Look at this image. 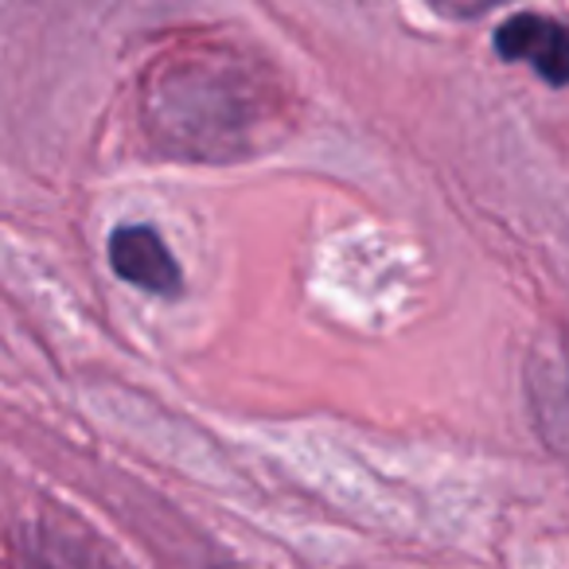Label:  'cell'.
I'll list each match as a JSON object with an SVG mask.
<instances>
[{
    "label": "cell",
    "mask_w": 569,
    "mask_h": 569,
    "mask_svg": "<svg viewBox=\"0 0 569 569\" xmlns=\"http://www.w3.org/2000/svg\"><path fill=\"white\" fill-rule=\"evenodd\" d=\"M496 51L507 63H527L550 87H569V28L538 12H519L496 28Z\"/></svg>",
    "instance_id": "2"
},
{
    "label": "cell",
    "mask_w": 569,
    "mask_h": 569,
    "mask_svg": "<svg viewBox=\"0 0 569 569\" xmlns=\"http://www.w3.org/2000/svg\"><path fill=\"white\" fill-rule=\"evenodd\" d=\"M157 118L168 133L188 149H234V137L250 129V98L246 87L227 74H207L203 67L168 74L157 94Z\"/></svg>",
    "instance_id": "1"
},
{
    "label": "cell",
    "mask_w": 569,
    "mask_h": 569,
    "mask_svg": "<svg viewBox=\"0 0 569 569\" xmlns=\"http://www.w3.org/2000/svg\"><path fill=\"white\" fill-rule=\"evenodd\" d=\"M110 266L121 281L137 284L144 293L157 297H176L180 293V266H176L172 250L164 246V238L152 227H118L110 234Z\"/></svg>",
    "instance_id": "3"
},
{
    "label": "cell",
    "mask_w": 569,
    "mask_h": 569,
    "mask_svg": "<svg viewBox=\"0 0 569 569\" xmlns=\"http://www.w3.org/2000/svg\"><path fill=\"white\" fill-rule=\"evenodd\" d=\"M538 382V410L550 429H561L569 437V343H561L558 363H546L535 375Z\"/></svg>",
    "instance_id": "4"
}]
</instances>
